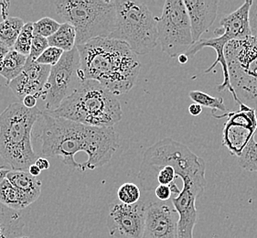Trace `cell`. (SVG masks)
<instances>
[{"label":"cell","instance_id":"cell-28","mask_svg":"<svg viewBox=\"0 0 257 238\" xmlns=\"http://www.w3.org/2000/svg\"><path fill=\"white\" fill-rule=\"evenodd\" d=\"M61 27V23L49 17H44L38 21L33 22L34 35L50 38Z\"/></svg>","mask_w":257,"mask_h":238},{"label":"cell","instance_id":"cell-6","mask_svg":"<svg viewBox=\"0 0 257 238\" xmlns=\"http://www.w3.org/2000/svg\"><path fill=\"white\" fill-rule=\"evenodd\" d=\"M165 166L175 169L177 178L205 176L206 162L187 146L173 139H164L145 150L139 180L145 191L155 189V173Z\"/></svg>","mask_w":257,"mask_h":238},{"label":"cell","instance_id":"cell-30","mask_svg":"<svg viewBox=\"0 0 257 238\" xmlns=\"http://www.w3.org/2000/svg\"><path fill=\"white\" fill-rule=\"evenodd\" d=\"M63 53L64 52L59 48L49 47L46 51L43 52L40 57L38 58L36 62L42 65H47V66L52 67L60 62Z\"/></svg>","mask_w":257,"mask_h":238},{"label":"cell","instance_id":"cell-2","mask_svg":"<svg viewBox=\"0 0 257 238\" xmlns=\"http://www.w3.org/2000/svg\"><path fill=\"white\" fill-rule=\"evenodd\" d=\"M77 47L85 80H93L115 96L128 93L138 81L141 63L124 42L97 38Z\"/></svg>","mask_w":257,"mask_h":238},{"label":"cell","instance_id":"cell-5","mask_svg":"<svg viewBox=\"0 0 257 238\" xmlns=\"http://www.w3.org/2000/svg\"><path fill=\"white\" fill-rule=\"evenodd\" d=\"M53 9L62 21L76 30V46L97 38H111L116 26L113 0H57Z\"/></svg>","mask_w":257,"mask_h":238},{"label":"cell","instance_id":"cell-40","mask_svg":"<svg viewBox=\"0 0 257 238\" xmlns=\"http://www.w3.org/2000/svg\"><path fill=\"white\" fill-rule=\"evenodd\" d=\"M178 60H179V62L181 63V64H185V63H187L188 62V56L186 55V54H181V55H180L179 57H178Z\"/></svg>","mask_w":257,"mask_h":238},{"label":"cell","instance_id":"cell-27","mask_svg":"<svg viewBox=\"0 0 257 238\" xmlns=\"http://www.w3.org/2000/svg\"><path fill=\"white\" fill-rule=\"evenodd\" d=\"M117 198L119 202L123 204L132 205L140 201L141 191L137 184L132 182H126L119 187Z\"/></svg>","mask_w":257,"mask_h":238},{"label":"cell","instance_id":"cell-8","mask_svg":"<svg viewBox=\"0 0 257 238\" xmlns=\"http://www.w3.org/2000/svg\"><path fill=\"white\" fill-rule=\"evenodd\" d=\"M252 5L251 0H246L236 11L231 12L228 15L223 16L220 21L221 28H218L214 31V34L218 35V38L211 39H201L199 42H195L190 50L186 52V55L194 56L197 52H200L203 48H212L216 52V60L210 67L206 69L205 73H210L218 63H221L222 73H223V82L218 85V91L222 92L228 90L231 93L232 97L236 104L240 106L242 104L238 98L235 91L232 88L230 83L229 71L227 65L224 50L227 43L235 40H245L251 37L250 24H249V13L250 8Z\"/></svg>","mask_w":257,"mask_h":238},{"label":"cell","instance_id":"cell-12","mask_svg":"<svg viewBox=\"0 0 257 238\" xmlns=\"http://www.w3.org/2000/svg\"><path fill=\"white\" fill-rule=\"evenodd\" d=\"M237 111L225 114H213L215 118L227 117L222 129V145L226 147L230 154L241 157L247 145L254 138L257 130L256 110L242 104Z\"/></svg>","mask_w":257,"mask_h":238},{"label":"cell","instance_id":"cell-18","mask_svg":"<svg viewBox=\"0 0 257 238\" xmlns=\"http://www.w3.org/2000/svg\"><path fill=\"white\" fill-rule=\"evenodd\" d=\"M7 179L21 192L29 205L36 202L41 196L42 183L36 177L31 176L28 171L11 170Z\"/></svg>","mask_w":257,"mask_h":238},{"label":"cell","instance_id":"cell-17","mask_svg":"<svg viewBox=\"0 0 257 238\" xmlns=\"http://www.w3.org/2000/svg\"><path fill=\"white\" fill-rule=\"evenodd\" d=\"M186 10L190 19L193 44L201 40V37L209 31L216 20L219 1L185 0Z\"/></svg>","mask_w":257,"mask_h":238},{"label":"cell","instance_id":"cell-1","mask_svg":"<svg viewBox=\"0 0 257 238\" xmlns=\"http://www.w3.org/2000/svg\"><path fill=\"white\" fill-rule=\"evenodd\" d=\"M41 154L61 157L72 170H95L107 164L118 149V135L113 128H96L42 113Z\"/></svg>","mask_w":257,"mask_h":238},{"label":"cell","instance_id":"cell-22","mask_svg":"<svg viewBox=\"0 0 257 238\" xmlns=\"http://www.w3.org/2000/svg\"><path fill=\"white\" fill-rule=\"evenodd\" d=\"M0 202H2L7 207L18 212L30 206L26 200L21 195V192L12 185L8 179L4 180L0 184Z\"/></svg>","mask_w":257,"mask_h":238},{"label":"cell","instance_id":"cell-4","mask_svg":"<svg viewBox=\"0 0 257 238\" xmlns=\"http://www.w3.org/2000/svg\"><path fill=\"white\" fill-rule=\"evenodd\" d=\"M42 111L12 103L0 114V157L11 170L29 171L35 164L36 152L32 146V130Z\"/></svg>","mask_w":257,"mask_h":238},{"label":"cell","instance_id":"cell-29","mask_svg":"<svg viewBox=\"0 0 257 238\" xmlns=\"http://www.w3.org/2000/svg\"><path fill=\"white\" fill-rule=\"evenodd\" d=\"M176 179H177V173H176L175 169L171 166H165L155 173L154 178H153L155 189L157 188L156 187L157 182L160 185L170 186L173 183H176Z\"/></svg>","mask_w":257,"mask_h":238},{"label":"cell","instance_id":"cell-10","mask_svg":"<svg viewBox=\"0 0 257 238\" xmlns=\"http://www.w3.org/2000/svg\"><path fill=\"white\" fill-rule=\"evenodd\" d=\"M156 21L162 52L171 58L186 54L193 45V40L184 1H165L162 14Z\"/></svg>","mask_w":257,"mask_h":238},{"label":"cell","instance_id":"cell-9","mask_svg":"<svg viewBox=\"0 0 257 238\" xmlns=\"http://www.w3.org/2000/svg\"><path fill=\"white\" fill-rule=\"evenodd\" d=\"M230 83L238 98L252 108L257 104V41L252 37L227 43L224 50Z\"/></svg>","mask_w":257,"mask_h":238},{"label":"cell","instance_id":"cell-11","mask_svg":"<svg viewBox=\"0 0 257 238\" xmlns=\"http://www.w3.org/2000/svg\"><path fill=\"white\" fill-rule=\"evenodd\" d=\"M85 81L81 70L77 47L64 52L56 65L52 66L41 100L45 103V112L56 110L65 99L77 90Z\"/></svg>","mask_w":257,"mask_h":238},{"label":"cell","instance_id":"cell-21","mask_svg":"<svg viewBox=\"0 0 257 238\" xmlns=\"http://www.w3.org/2000/svg\"><path fill=\"white\" fill-rule=\"evenodd\" d=\"M76 30L70 23L63 22L58 31L48 38L50 47H56L64 52H71L76 47Z\"/></svg>","mask_w":257,"mask_h":238},{"label":"cell","instance_id":"cell-38","mask_svg":"<svg viewBox=\"0 0 257 238\" xmlns=\"http://www.w3.org/2000/svg\"><path fill=\"white\" fill-rule=\"evenodd\" d=\"M11 171V170L8 169V167H6V166H0V184L7 179V176Z\"/></svg>","mask_w":257,"mask_h":238},{"label":"cell","instance_id":"cell-7","mask_svg":"<svg viewBox=\"0 0 257 238\" xmlns=\"http://www.w3.org/2000/svg\"><path fill=\"white\" fill-rule=\"evenodd\" d=\"M116 26L111 39L128 45L137 55L152 52L159 43L157 21L142 1L115 0Z\"/></svg>","mask_w":257,"mask_h":238},{"label":"cell","instance_id":"cell-34","mask_svg":"<svg viewBox=\"0 0 257 238\" xmlns=\"http://www.w3.org/2000/svg\"><path fill=\"white\" fill-rule=\"evenodd\" d=\"M37 100L38 99L33 95H27L26 97H24V99L22 100L21 104H23L27 108H35L37 107Z\"/></svg>","mask_w":257,"mask_h":238},{"label":"cell","instance_id":"cell-24","mask_svg":"<svg viewBox=\"0 0 257 238\" xmlns=\"http://www.w3.org/2000/svg\"><path fill=\"white\" fill-rule=\"evenodd\" d=\"M189 95H190V98L194 103L199 104L201 106L209 107L212 109V111L217 110V111L224 112V114L228 112L222 97H214L201 91H191L189 93Z\"/></svg>","mask_w":257,"mask_h":238},{"label":"cell","instance_id":"cell-19","mask_svg":"<svg viewBox=\"0 0 257 238\" xmlns=\"http://www.w3.org/2000/svg\"><path fill=\"white\" fill-rule=\"evenodd\" d=\"M25 223L21 213L0 202V238L23 236Z\"/></svg>","mask_w":257,"mask_h":238},{"label":"cell","instance_id":"cell-33","mask_svg":"<svg viewBox=\"0 0 257 238\" xmlns=\"http://www.w3.org/2000/svg\"><path fill=\"white\" fill-rule=\"evenodd\" d=\"M155 194L160 202H168L171 198L172 191L170 186L167 185H159L155 189Z\"/></svg>","mask_w":257,"mask_h":238},{"label":"cell","instance_id":"cell-37","mask_svg":"<svg viewBox=\"0 0 257 238\" xmlns=\"http://www.w3.org/2000/svg\"><path fill=\"white\" fill-rule=\"evenodd\" d=\"M11 49L6 46L4 43L0 42V62L4 60V58L8 55V53L11 52Z\"/></svg>","mask_w":257,"mask_h":238},{"label":"cell","instance_id":"cell-14","mask_svg":"<svg viewBox=\"0 0 257 238\" xmlns=\"http://www.w3.org/2000/svg\"><path fill=\"white\" fill-rule=\"evenodd\" d=\"M147 205L144 201L126 205L114 202L109 207L106 226L114 238H143Z\"/></svg>","mask_w":257,"mask_h":238},{"label":"cell","instance_id":"cell-36","mask_svg":"<svg viewBox=\"0 0 257 238\" xmlns=\"http://www.w3.org/2000/svg\"><path fill=\"white\" fill-rule=\"evenodd\" d=\"M189 112H190V114L191 115L197 116V115H199V114H201L202 113V106L199 104L192 103V104H190V107H189Z\"/></svg>","mask_w":257,"mask_h":238},{"label":"cell","instance_id":"cell-31","mask_svg":"<svg viewBox=\"0 0 257 238\" xmlns=\"http://www.w3.org/2000/svg\"><path fill=\"white\" fill-rule=\"evenodd\" d=\"M49 47L50 45H49V42H48L47 38L39 36V35H34L33 40H32V44H31V53L28 58L36 62L38 58L40 57Z\"/></svg>","mask_w":257,"mask_h":238},{"label":"cell","instance_id":"cell-23","mask_svg":"<svg viewBox=\"0 0 257 238\" xmlns=\"http://www.w3.org/2000/svg\"><path fill=\"white\" fill-rule=\"evenodd\" d=\"M24 25L25 23L21 18L7 17L4 21L0 22V42L10 49H13Z\"/></svg>","mask_w":257,"mask_h":238},{"label":"cell","instance_id":"cell-16","mask_svg":"<svg viewBox=\"0 0 257 238\" xmlns=\"http://www.w3.org/2000/svg\"><path fill=\"white\" fill-rule=\"evenodd\" d=\"M51 70V66L42 65L28 58L22 73L8 83V85L21 102L27 95H33L37 99H42Z\"/></svg>","mask_w":257,"mask_h":238},{"label":"cell","instance_id":"cell-3","mask_svg":"<svg viewBox=\"0 0 257 238\" xmlns=\"http://www.w3.org/2000/svg\"><path fill=\"white\" fill-rule=\"evenodd\" d=\"M47 113L96 128H113L123 116L116 96L93 80H85L56 110Z\"/></svg>","mask_w":257,"mask_h":238},{"label":"cell","instance_id":"cell-26","mask_svg":"<svg viewBox=\"0 0 257 238\" xmlns=\"http://www.w3.org/2000/svg\"><path fill=\"white\" fill-rule=\"evenodd\" d=\"M254 109L257 112V104ZM239 166L248 171H257V142L252 138L241 157L238 158Z\"/></svg>","mask_w":257,"mask_h":238},{"label":"cell","instance_id":"cell-13","mask_svg":"<svg viewBox=\"0 0 257 238\" xmlns=\"http://www.w3.org/2000/svg\"><path fill=\"white\" fill-rule=\"evenodd\" d=\"M180 179L183 182L182 189L179 195L171 199L179 214L178 238H194L193 231L198 217L196 200L203 195L207 181L205 176H184Z\"/></svg>","mask_w":257,"mask_h":238},{"label":"cell","instance_id":"cell-15","mask_svg":"<svg viewBox=\"0 0 257 238\" xmlns=\"http://www.w3.org/2000/svg\"><path fill=\"white\" fill-rule=\"evenodd\" d=\"M172 206L167 202L148 205L143 238H178L179 214Z\"/></svg>","mask_w":257,"mask_h":238},{"label":"cell","instance_id":"cell-39","mask_svg":"<svg viewBox=\"0 0 257 238\" xmlns=\"http://www.w3.org/2000/svg\"><path fill=\"white\" fill-rule=\"evenodd\" d=\"M28 172L31 174V176L36 177L37 178V177L41 174V171L39 169V167H38L36 164H32V165L30 167Z\"/></svg>","mask_w":257,"mask_h":238},{"label":"cell","instance_id":"cell-41","mask_svg":"<svg viewBox=\"0 0 257 238\" xmlns=\"http://www.w3.org/2000/svg\"><path fill=\"white\" fill-rule=\"evenodd\" d=\"M19 238H34V236H32V235H23V236Z\"/></svg>","mask_w":257,"mask_h":238},{"label":"cell","instance_id":"cell-35","mask_svg":"<svg viewBox=\"0 0 257 238\" xmlns=\"http://www.w3.org/2000/svg\"><path fill=\"white\" fill-rule=\"evenodd\" d=\"M35 164L39 167V169H40L41 171L49 170V169H50V166H51L50 165V161H48L46 158H44V157L38 158L36 162H35Z\"/></svg>","mask_w":257,"mask_h":238},{"label":"cell","instance_id":"cell-25","mask_svg":"<svg viewBox=\"0 0 257 238\" xmlns=\"http://www.w3.org/2000/svg\"><path fill=\"white\" fill-rule=\"evenodd\" d=\"M33 37H34L33 22L29 21V22L25 23V25L23 27L22 31L18 37L12 50L20 52L21 54H23V55L28 57L31 53V44H32Z\"/></svg>","mask_w":257,"mask_h":238},{"label":"cell","instance_id":"cell-20","mask_svg":"<svg viewBox=\"0 0 257 238\" xmlns=\"http://www.w3.org/2000/svg\"><path fill=\"white\" fill-rule=\"evenodd\" d=\"M28 57L20 52L11 50L4 60L0 62V75L5 78L8 83L18 77L26 65Z\"/></svg>","mask_w":257,"mask_h":238},{"label":"cell","instance_id":"cell-32","mask_svg":"<svg viewBox=\"0 0 257 238\" xmlns=\"http://www.w3.org/2000/svg\"><path fill=\"white\" fill-rule=\"evenodd\" d=\"M249 24L251 37L257 41V0H252L249 13Z\"/></svg>","mask_w":257,"mask_h":238}]
</instances>
